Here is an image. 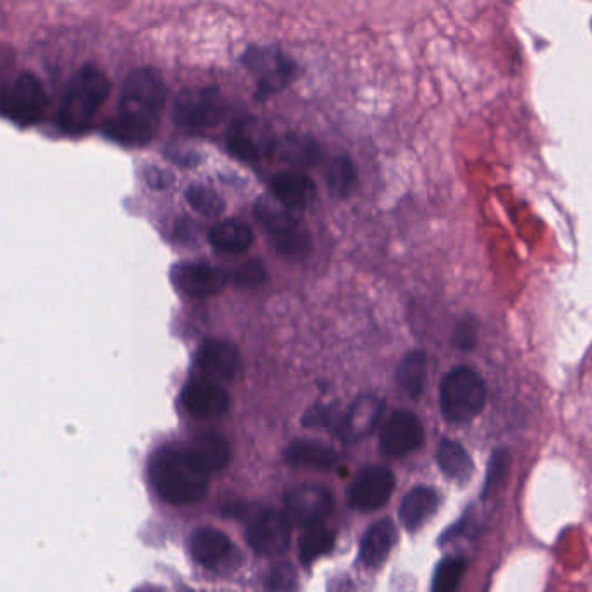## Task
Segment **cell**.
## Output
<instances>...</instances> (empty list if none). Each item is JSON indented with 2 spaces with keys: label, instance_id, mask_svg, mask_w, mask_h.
<instances>
[{
  "label": "cell",
  "instance_id": "1",
  "mask_svg": "<svg viewBox=\"0 0 592 592\" xmlns=\"http://www.w3.org/2000/svg\"><path fill=\"white\" fill-rule=\"evenodd\" d=\"M168 89L159 70L134 68L123 79L116 116L101 126L107 138L126 147H144L159 128Z\"/></svg>",
  "mask_w": 592,
  "mask_h": 592
},
{
  "label": "cell",
  "instance_id": "2",
  "mask_svg": "<svg viewBox=\"0 0 592 592\" xmlns=\"http://www.w3.org/2000/svg\"><path fill=\"white\" fill-rule=\"evenodd\" d=\"M110 79L101 68L94 64L80 67L68 80L61 96L58 128L70 136L89 131L110 94Z\"/></svg>",
  "mask_w": 592,
  "mask_h": 592
},
{
  "label": "cell",
  "instance_id": "3",
  "mask_svg": "<svg viewBox=\"0 0 592 592\" xmlns=\"http://www.w3.org/2000/svg\"><path fill=\"white\" fill-rule=\"evenodd\" d=\"M150 476L160 498L169 504H195L209 489V473L191 461L183 446L157 452L151 459Z\"/></svg>",
  "mask_w": 592,
  "mask_h": 592
},
{
  "label": "cell",
  "instance_id": "4",
  "mask_svg": "<svg viewBox=\"0 0 592 592\" xmlns=\"http://www.w3.org/2000/svg\"><path fill=\"white\" fill-rule=\"evenodd\" d=\"M486 402L485 382L474 370L458 367L450 370L440 385V409L453 424H464L480 414Z\"/></svg>",
  "mask_w": 592,
  "mask_h": 592
},
{
  "label": "cell",
  "instance_id": "5",
  "mask_svg": "<svg viewBox=\"0 0 592 592\" xmlns=\"http://www.w3.org/2000/svg\"><path fill=\"white\" fill-rule=\"evenodd\" d=\"M255 218L267 231L271 243L279 254L287 259H304L311 252L310 231L301 223V219L283 208L282 203L271 200H259L255 205Z\"/></svg>",
  "mask_w": 592,
  "mask_h": 592
},
{
  "label": "cell",
  "instance_id": "6",
  "mask_svg": "<svg viewBox=\"0 0 592 592\" xmlns=\"http://www.w3.org/2000/svg\"><path fill=\"white\" fill-rule=\"evenodd\" d=\"M224 96L215 88H190L179 92L172 104L175 128L187 132H202L218 128L227 117Z\"/></svg>",
  "mask_w": 592,
  "mask_h": 592
},
{
  "label": "cell",
  "instance_id": "7",
  "mask_svg": "<svg viewBox=\"0 0 592 592\" xmlns=\"http://www.w3.org/2000/svg\"><path fill=\"white\" fill-rule=\"evenodd\" d=\"M49 96L42 80L32 72H21L2 92V116L11 122L30 128L40 122L48 110Z\"/></svg>",
  "mask_w": 592,
  "mask_h": 592
},
{
  "label": "cell",
  "instance_id": "8",
  "mask_svg": "<svg viewBox=\"0 0 592 592\" xmlns=\"http://www.w3.org/2000/svg\"><path fill=\"white\" fill-rule=\"evenodd\" d=\"M243 63L254 76L259 98L282 91L295 76L294 61L277 46H254L243 54Z\"/></svg>",
  "mask_w": 592,
  "mask_h": 592
},
{
  "label": "cell",
  "instance_id": "9",
  "mask_svg": "<svg viewBox=\"0 0 592 592\" xmlns=\"http://www.w3.org/2000/svg\"><path fill=\"white\" fill-rule=\"evenodd\" d=\"M227 143L231 153L243 162H263L279 150V140L270 123L255 117H243L231 123Z\"/></svg>",
  "mask_w": 592,
  "mask_h": 592
},
{
  "label": "cell",
  "instance_id": "10",
  "mask_svg": "<svg viewBox=\"0 0 592 592\" xmlns=\"http://www.w3.org/2000/svg\"><path fill=\"white\" fill-rule=\"evenodd\" d=\"M221 268L203 261H183L172 267L171 282L181 294L193 299H205L219 294L228 283Z\"/></svg>",
  "mask_w": 592,
  "mask_h": 592
},
{
  "label": "cell",
  "instance_id": "11",
  "mask_svg": "<svg viewBox=\"0 0 592 592\" xmlns=\"http://www.w3.org/2000/svg\"><path fill=\"white\" fill-rule=\"evenodd\" d=\"M334 498L320 485H301L287 493L285 514L295 525L317 526L332 513Z\"/></svg>",
  "mask_w": 592,
  "mask_h": 592
},
{
  "label": "cell",
  "instance_id": "12",
  "mask_svg": "<svg viewBox=\"0 0 592 592\" xmlns=\"http://www.w3.org/2000/svg\"><path fill=\"white\" fill-rule=\"evenodd\" d=\"M247 541L259 556H280L291 545V520L285 513L264 511L247 530Z\"/></svg>",
  "mask_w": 592,
  "mask_h": 592
},
{
  "label": "cell",
  "instance_id": "13",
  "mask_svg": "<svg viewBox=\"0 0 592 592\" xmlns=\"http://www.w3.org/2000/svg\"><path fill=\"white\" fill-rule=\"evenodd\" d=\"M394 490V474L382 465H369L360 471L348 490L351 508L375 511L388 504Z\"/></svg>",
  "mask_w": 592,
  "mask_h": 592
},
{
  "label": "cell",
  "instance_id": "14",
  "mask_svg": "<svg viewBox=\"0 0 592 592\" xmlns=\"http://www.w3.org/2000/svg\"><path fill=\"white\" fill-rule=\"evenodd\" d=\"M424 443V430L421 421L410 412H394L382 425L379 449L388 458H405L421 449Z\"/></svg>",
  "mask_w": 592,
  "mask_h": 592
},
{
  "label": "cell",
  "instance_id": "15",
  "mask_svg": "<svg viewBox=\"0 0 592 592\" xmlns=\"http://www.w3.org/2000/svg\"><path fill=\"white\" fill-rule=\"evenodd\" d=\"M195 363L203 379L212 382L233 381L242 370L239 350L223 339L203 341L197 351Z\"/></svg>",
  "mask_w": 592,
  "mask_h": 592
},
{
  "label": "cell",
  "instance_id": "16",
  "mask_svg": "<svg viewBox=\"0 0 592 592\" xmlns=\"http://www.w3.org/2000/svg\"><path fill=\"white\" fill-rule=\"evenodd\" d=\"M184 409L197 419H215L227 414L230 407V397L218 382L208 379H197L184 385L183 394Z\"/></svg>",
  "mask_w": 592,
  "mask_h": 592
},
{
  "label": "cell",
  "instance_id": "17",
  "mask_svg": "<svg viewBox=\"0 0 592 592\" xmlns=\"http://www.w3.org/2000/svg\"><path fill=\"white\" fill-rule=\"evenodd\" d=\"M270 190L274 199L292 212L304 211L317 199V184L299 169L274 174L270 181Z\"/></svg>",
  "mask_w": 592,
  "mask_h": 592
},
{
  "label": "cell",
  "instance_id": "18",
  "mask_svg": "<svg viewBox=\"0 0 592 592\" xmlns=\"http://www.w3.org/2000/svg\"><path fill=\"white\" fill-rule=\"evenodd\" d=\"M382 407L384 402L374 394L358 398L357 402L348 409L347 414L342 415L341 425H339L342 437L350 438V440L369 437L379 424Z\"/></svg>",
  "mask_w": 592,
  "mask_h": 592
},
{
  "label": "cell",
  "instance_id": "19",
  "mask_svg": "<svg viewBox=\"0 0 592 592\" xmlns=\"http://www.w3.org/2000/svg\"><path fill=\"white\" fill-rule=\"evenodd\" d=\"M181 446L190 455L191 461L197 462L209 474L223 470L224 465L230 462V445L221 434L212 433V431L199 434Z\"/></svg>",
  "mask_w": 592,
  "mask_h": 592
},
{
  "label": "cell",
  "instance_id": "20",
  "mask_svg": "<svg viewBox=\"0 0 592 592\" xmlns=\"http://www.w3.org/2000/svg\"><path fill=\"white\" fill-rule=\"evenodd\" d=\"M190 553L197 563L208 566V569H215L233 554V544H231L227 533L221 532V530L203 526L191 535Z\"/></svg>",
  "mask_w": 592,
  "mask_h": 592
},
{
  "label": "cell",
  "instance_id": "21",
  "mask_svg": "<svg viewBox=\"0 0 592 592\" xmlns=\"http://www.w3.org/2000/svg\"><path fill=\"white\" fill-rule=\"evenodd\" d=\"M209 240L215 251L237 255L251 249L254 243V231L242 219H224L211 228Z\"/></svg>",
  "mask_w": 592,
  "mask_h": 592
},
{
  "label": "cell",
  "instance_id": "22",
  "mask_svg": "<svg viewBox=\"0 0 592 592\" xmlns=\"http://www.w3.org/2000/svg\"><path fill=\"white\" fill-rule=\"evenodd\" d=\"M397 525L390 518L379 520L378 523L367 530L360 545V558L369 569H378L390 556L391 549L397 542Z\"/></svg>",
  "mask_w": 592,
  "mask_h": 592
},
{
  "label": "cell",
  "instance_id": "23",
  "mask_svg": "<svg viewBox=\"0 0 592 592\" xmlns=\"http://www.w3.org/2000/svg\"><path fill=\"white\" fill-rule=\"evenodd\" d=\"M438 502L437 490L430 486L412 489L400 504V521L409 532H415L437 513Z\"/></svg>",
  "mask_w": 592,
  "mask_h": 592
},
{
  "label": "cell",
  "instance_id": "24",
  "mask_svg": "<svg viewBox=\"0 0 592 592\" xmlns=\"http://www.w3.org/2000/svg\"><path fill=\"white\" fill-rule=\"evenodd\" d=\"M285 461L295 468H313V470H329L338 461L335 450L325 443L313 440H295L287 446Z\"/></svg>",
  "mask_w": 592,
  "mask_h": 592
},
{
  "label": "cell",
  "instance_id": "25",
  "mask_svg": "<svg viewBox=\"0 0 592 592\" xmlns=\"http://www.w3.org/2000/svg\"><path fill=\"white\" fill-rule=\"evenodd\" d=\"M437 461L440 470L449 480L468 481L474 471L470 453L465 452L461 443L450 442V440H445L438 446Z\"/></svg>",
  "mask_w": 592,
  "mask_h": 592
},
{
  "label": "cell",
  "instance_id": "26",
  "mask_svg": "<svg viewBox=\"0 0 592 592\" xmlns=\"http://www.w3.org/2000/svg\"><path fill=\"white\" fill-rule=\"evenodd\" d=\"M428 357L424 351H410L398 365L397 381L403 393L410 398H418L424 390Z\"/></svg>",
  "mask_w": 592,
  "mask_h": 592
},
{
  "label": "cell",
  "instance_id": "27",
  "mask_svg": "<svg viewBox=\"0 0 592 592\" xmlns=\"http://www.w3.org/2000/svg\"><path fill=\"white\" fill-rule=\"evenodd\" d=\"M358 174L354 163L348 155H338L330 159L325 169V183L330 193L339 199H347L357 187Z\"/></svg>",
  "mask_w": 592,
  "mask_h": 592
},
{
  "label": "cell",
  "instance_id": "28",
  "mask_svg": "<svg viewBox=\"0 0 592 592\" xmlns=\"http://www.w3.org/2000/svg\"><path fill=\"white\" fill-rule=\"evenodd\" d=\"M334 544V532L322 525L310 526L299 539V560L304 564H311L323 554L330 553Z\"/></svg>",
  "mask_w": 592,
  "mask_h": 592
},
{
  "label": "cell",
  "instance_id": "29",
  "mask_svg": "<svg viewBox=\"0 0 592 592\" xmlns=\"http://www.w3.org/2000/svg\"><path fill=\"white\" fill-rule=\"evenodd\" d=\"M320 147L308 138L291 136L283 141L282 157L287 162L299 168H310L319 162Z\"/></svg>",
  "mask_w": 592,
  "mask_h": 592
},
{
  "label": "cell",
  "instance_id": "30",
  "mask_svg": "<svg viewBox=\"0 0 592 592\" xmlns=\"http://www.w3.org/2000/svg\"><path fill=\"white\" fill-rule=\"evenodd\" d=\"M187 200L191 209H195L199 214L205 215V218H218V215L223 214V199L218 195V191L205 187V184H191L187 190Z\"/></svg>",
  "mask_w": 592,
  "mask_h": 592
},
{
  "label": "cell",
  "instance_id": "31",
  "mask_svg": "<svg viewBox=\"0 0 592 592\" xmlns=\"http://www.w3.org/2000/svg\"><path fill=\"white\" fill-rule=\"evenodd\" d=\"M465 572L462 558H446L434 572L433 592H455Z\"/></svg>",
  "mask_w": 592,
  "mask_h": 592
},
{
  "label": "cell",
  "instance_id": "32",
  "mask_svg": "<svg viewBox=\"0 0 592 592\" xmlns=\"http://www.w3.org/2000/svg\"><path fill=\"white\" fill-rule=\"evenodd\" d=\"M268 592H295L298 573L289 563L274 564L267 576Z\"/></svg>",
  "mask_w": 592,
  "mask_h": 592
},
{
  "label": "cell",
  "instance_id": "33",
  "mask_svg": "<svg viewBox=\"0 0 592 592\" xmlns=\"http://www.w3.org/2000/svg\"><path fill=\"white\" fill-rule=\"evenodd\" d=\"M231 280L237 285L247 287V289L261 285L267 280V268L259 259H251V261H245L237 270H233Z\"/></svg>",
  "mask_w": 592,
  "mask_h": 592
},
{
  "label": "cell",
  "instance_id": "34",
  "mask_svg": "<svg viewBox=\"0 0 592 592\" xmlns=\"http://www.w3.org/2000/svg\"><path fill=\"white\" fill-rule=\"evenodd\" d=\"M508 464L509 455L504 450L493 453L492 461H490L489 474H486L485 493L492 492V490L501 485L505 474H508Z\"/></svg>",
  "mask_w": 592,
  "mask_h": 592
},
{
  "label": "cell",
  "instance_id": "35",
  "mask_svg": "<svg viewBox=\"0 0 592 592\" xmlns=\"http://www.w3.org/2000/svg\"><path fill=\"white\" fill-rule=\"evenodd\" d=\"M144 179H147V183L150 184L151 188H155V190H165V188L171 187L172 181H174L171 172L163 171V169L157 168V165H150V168L144 171Z\"/></svg>",
  "mask_w": 592,
  "mask_h": 592
},
{
  "label": "cell",
  "instance_id": "36",
  "mask_svg": "<svg viewBox=\"0 0 592 592\" xmlns=\"http://www.w3.org/2000/svg\"><path fill=\"white\" fill-rule=\"evenodd\" d=\"M138 592H150V591H138Z\"/></svg>",
  "mask_w": 592,
  "mask_h": 592
}]
</instances>
